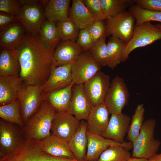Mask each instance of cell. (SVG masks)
Here are the masks:
<instances>
[{
    "label": "cell",
    "mask_w": 161,
    "mask_h": 161,
    "mask_svg": "<svg viewBox=\"0 0 161 161\" xmlns=\"http://www.w3.org/2000/svg\"><path fill=\"white\" fill-rule=\"evenodd\" d=\"M80 122L67 112H56L52 122V134L68 142L78 128Z\"/></svg>",
    "instance_id": "12"
},
{
    "label": "cell",
    "mask_w": 161,
    "mask_h": 161,
    "mask_svg": "<svg viewBox=\"0 0 161 161\" xmlns=\"http://www.w3.org/2000/svg\"><path fill=\"white\" fill-rule=\"evenodd\" d=\"M131 119L122 113L112 114L107 126L102 135L104 137L122 143L128 132Z\"/></svg>",
    "instance_id": "16"
},
{
    "label": "cell",
    "mask_w": 161,
    "mask_h": 161,
    "mask_svg": "<svg viewBox=\"0 0 161 161\" xmlns=\"http://www.w3.org/2000/svg\"><path fill=\"white\" fill-rule=\"evenodd\" d=\"M80 30L86 28L95 20L83 0H73L69 17Z\"/></svg>",
    "instance_id": "26"
},
{
    "label": "cell",
    "mask_w": 161,
    "mask_h": 161,
    "mask_svg": "<svg viewBox=\"0 0 161 161\" xmlns=\"http://www.w3.org/2000/svg\"><path fill=\"white\" fill-rule=\"evenodd\" d=\"M56 111L46 99L37 112L24 124L22 128L25 139L41 140L51 134L52 120Z\"/></svg>",
    "instance_id": "2"
},
{
    "label": "cell",
    "mask_w": 161,
    "mask_h": 161,
    "mask_svg": "<svg viewBox=\"0 0 161 161\" xmlns=\"http://www.w3.org/2000/svg\"><path fill=\"white\" fill-rule=\"evenodd\" d=\"M25 28L20 22L12 23L0 30V45L2 49H13L21 44L25 35Z\"/></svg>",
    "instance_id": "19"
},
{
    "label": "cell",
    "mask_w": 161,
    "mask_h": 161,
    "mask_svg": "<svg viewBox=\"0 0 161 161\" xmlns=\"http://www.w3.org/2000/svg\"><path fill=\"white\" fill-rule=\"evenodd\" d=\"M109 114L104 103L92 107L86 120L87 131L102 136L108 124Z\"/></svg>",
    "instance_id": "18"
},
{
    "label": "cell",
    "mask_w": 161,
    "mask_h": 161,
    "mask_svg": "<svg viewBox=\"0 0 161 161\" xmlns=\"http://www.w3.org/2000/svg\"><path fill=\"white\" fill-rule=\"evenodd\" d=\"M130 11L135 18L136 24L151 21H158L161 24V12L147 10L134 4L130 7Z\"/></svg>",
    "instance_id": "35"
},
{
    "label": "cell",
    "mask_w": 161,
    "mask_h": 161,
    "mask_svg": "<svg viewBox=\"0 0 161 161\" xmlns=\"http://www.w3.org/2000/svg\"><path fill=\"white\" fill-rule=\"evenodd\" d=\"M16 49H2L0 53V76L19 77L21 66Z\"/></svg>",
    "instance_id": "20"
},
{
    "label": "cell",
    "mask_w": 161,
    "mask_h": 161,
    "mask_svg": "<svg viewBox=\"0 0 161 161\" xmlns=\"http://www.w3.org/2000/svg\"><path fill=\"white\" fill-rule=\"evenodd\" d=\"M56 24L60 40L62 41H75L77 38L80 30L69 17Z\"/></svg>",
    "instance_id": "34"
},
{
    "label": "cell",
    "mask_w": 161,
    "mask_h": 161,
    "mask_svg": "<svg viewBox=\"0 0 161 161\" xmlns=\"http://www.w3.org/2000/svg\"><path fill=\"white\" fill-rule=\"evenodd\" d=\"M74 84L72 83L65 88L46 95V99L53 107L56 112H67Z\"/></svg>",
    "instance_id": "27"
},
{
    "label": "cell",
    "mask_w": 161,
    "mask_h": 161,
    "mask_svg": "<svg viewBox=\"0 0 161 161\" xmlns=\"http://www.w3.org/2000/svg\"><path fill=\"white\" fill-rule=\"evenodd\" d=\"M126 44L119 39L111 36L107 43V66L114 69L122 62Z\"/></svg>",
    "instance_id": "28"
},
{
    "label": "cell",
    "mask_w": 161,
    "mask_h": 161,
    "mask_svg": "<svg viewBox=\"0 0 161 161\" xmlns=\"http://www.w3.org/2000/svg\"><path fill=\"white\" fill-rule=\"evenodd\" d=\"M72 63L53 67L48 78L41 86L46 95L65 88L73 83L71 73Z\"/></svg>",
    "instance_id": "13"
},
{
    "label": "cell",
    "mask_w": 161,
    "mask_h": 161,
    "mask_svg": "<svg viewBox=\"0 0 161 161\" xmlns=\"http://www.w3.org/2000/svg\"><path fill=\"white\" fill-rule=\"evenodd\" d=\"M87 123L85 120H81L78 128L68 142L69 148L75 159L84 160L87 145Z\"/></svg>",
    "instance_id": "24"
},
{
    "label": "cell",
    "mask_w": 161,
    "mask_h": 161,
    "mask_svg": "<svg viewBox=\"0 0 161 161\" xmlns=\"http://www.w3.org/2000/svg\"><path fill=\"white\" fill-rule=\"evenodd\" d=\"M155 26L161 31V24H157Z\"/></svg>",
    "instance_id": "45"
},
{
    "label": "cell",
    "mask_w": 161,
    "mask_h": 161,
    "mask_svg": "<svg viewBox=\"0 0 161 161\" xmlns=\"http://www.w3.org/2000/svg\"><path fill=\"white\" fill-rule=\"evenodd\" d=\"M83 1L95 20L106 19L99 0H83Z\"/></svg>",
    "instance_id": "38"
},
{
    "label": "cell",
    "mask_w": 161,
    "mask_h": 161,
    "mask_svg": "<svg viewBox=\"0 0 161 161\" xmlns=\"http://www.w3.org/2000/svg\"><path fill=\"white\" fill-rule=\"evenodd\" d=\"M129 150L122 145L110 146L101 154L97 161H128L132 156Z\"/></svg>",
    "instance_id": "33"
},
{
    "label": "cell",
    "mask_w": 161,
    "mask_h": 161,
    "mask_svg": "<svg viewBox=\"0 0 161 161\" xmlns=\"http://www.w3.org/2000/svg\"><path fill=\"white\" fill-rule=\"evenodd\" d=\"M21 8L18 16L19 22L28 32L38 35L44 22V11L41 4L43 1L18 0Z\"/></svg>",
    "instance_id": "5"
},
{
    "label": "cell",
    "mask_w": 161,
    "mask_h": 161,
    "mask_svg": "<svg viewBox=\"0 0 161 161\" xmlns=\"http://www.w3.org/2000/svg\"><path fill=\"white\" fill-rule=\"evenodd\" d=\"M87 28L94 44L106 35V26L103 21L95 20Z\"/></svg>",
    "instance_id": "37"
},
{
    "label": "cell",
    "mask_w": 161,
    "mask_h": 161,
    "mask_svg": "<svg viewBox=\"0 0 161 161\" xmlns=\"http://www.w3.org/2000/svg\"><path fill=\"white\" fill-rule=\"evenodd\" d=\"M129 97V92L124 79L116 76L111 83L104 103L110 114H120L127 105Z\"/></svg>",
    "instance_id": "8"
},
{
    "label": "cell",
    "mask_w": 161,
    "mask_h": 161,
    "mask_svg": "<svg viewBox=\"0 0 161 161\" xmlns=\"http://www.w3.org/2000/svg\"><path fill=\"white\" fill-rule=\"evenodd\" d=\"M41 147L45 153L52 156L75 159L68 142L51 134L41 140Z\"/></svg>",
    "instance_id": "21"
},
{
    "label": "cell",
    "mask_w": 161,
    "mask_h": 161,
    "mask_svg": "<svg viewBox=\"0 0 161 161\" xmlns=\"http://www.w3.org/2000/svg\"><path fill=\"white\" fill-rule=\"evenodd\" d=\"M18 0H0V11L18 17L21 8Z\"/></svg>",
    "instance_id": "39"
},
{
    "label": "cell",
    "mask_w": 161,
    "mask_h": 161,
    "mask_svg": "<svg viewBox=\"0 0 161 161\" xmlns=\"http://www.w3.org/2000/svg\"><path fill=\"white\" fill-rule=\"evenodd\" d=\"M92 107L84 91L83 84H74L67 112L80 121L83 120L86 121Z\"/></svg>",
    "instance_id": "15"
},
{
    "label": "cell",
    "mask_w": 161,
    "mask_h": 161,
    "mask_svg": "<svg viewBox=\"0 0 161 161\" xmlns=\"http://www.w3.org/2000/svg\"><path fill=\"white\" fill-rule=\"evenodd\" d=\"M145 112L143 104H138L132 115L127 137L129 142L132 143L136 140L140 134L144 122Z\"/></svg>",
    "instance_id": "32"
},
{
    "label": "cell",
    "mask_w": 161,
    "mask_h": 161,
    "mask_svg": "<svg viewBox=\"0 0 161 161\" xmlns=\"http://www.w3.org/2000/svg\"><path fill=\"white\" fill-rule=\"evenodd\" d=\"M156 124L152 118L144 121L138 137L133 143L131 157L148 159L157 154L161 143L154 137Z\"/></svg>",
    "instance_id": "3"
},
{
    "label": "cell",
    "mask_w": 161,
    "mask_h": 161,
    "mask_svg": "<svg viewBox=\"0 0 161 161\" xmlns=\"http://www.w3.org/2000/svg\"><path fill=\"white\" fill-rule=\"evenodd\" d=\"M83 50L74 40L62 41L55 49L53 60L55 66L73 63Z\"/></svg>",
    "instance_id": "17"
},
{
    "label": "cell",
    "mask_w": 161,
    "mask_h": 161,
    "mask_svg": "<svg viewBox=\"0 0 161 161\" xmlns=\"http://www.w3.org/2000/svg\"><path fill=\"white\" fill-rule=\"evenodd\" d=\"M134 4L146 10L161 12V0H134Z\"/></svg>",
    "instance_id": "41"
},
{
    "label": "cell",
    "mask_w": 161,
    "mask_h": 161,
    "mask_svg": "<svg viewBox=\"0 0 161 161\" xmlns=\"http://www.w3.org/2000/svg\"><path fill=\"white\" fill-rule=\"evenodd\" d=\"M76 42L83 50H90L94 44L87 28L80 30Z\"/></svg>",
    "instance_id": "40"
},
{
    "label": "cell",
    "mask_w": 161,
    "mask_h": 161,
    "mask_svg": "<svg viewBox=\"0 0 161 161\" xmlns=\"http://www.w3.org/2000/svg\"><path fill=\"white\" fill-rule=\"evenodd\" d=\"M42 42L48 47L55 49L60 40L56 24L44 21L38 34Z\"/></svg>",
    "instance_id": "29"
},
{
    "label": "cell",
    "mask_w": 161,
    "mask_h": 161,
    "mask_svg": "<svg viewBox=\"0 0 161 161\" xmlns=\"http://www.w3.org/2000/svg\"><path fill=\"white\" fill-rule=\"evenodd\" d=\"M106 20V36L115 37L126 44L128 43L132 37L136 21L132 13L126 10Z\"/></svg>",
    "instance_id": "7"
},
{
    "label": "cell",
    "mask_w": 161,
    "mask_h": 161,
    "mask_svg": "<svg viewBox=\"0 0 161 161\" xmlns=\"http://www.w3.org/2000/svg\"><path fill=\"white\" fill-rule=\"evenodd\" d=\"M160 80H161V77H160Z\"/></svg>",
    "instance_id": "46"
},
{
    "label": "cell",
    "mask_w": 161,
    "mask_h": 161,
    "mask_svg": "<svg viewBox=\"0 0 161 161\" xmlns=\"http://www.w3.org/2000/svg\"><path fill=\"white\" fill-rule=\"evenodd\" d=\"M0 117L5 121L16 124L23 128L24 123L21 116L19 100L18 99L7 104L0 106Z\"/></svg>",
    "instance_id": "30"
},
{
    "label": "cell",
    "mask_w": 161,
    "mask_h": 161,
    "mask_svg": "<svg viewBox=\"0 0 161 161\" xmlns=\"http://www.w3.org/2000/svg\"><path fill=\"white\" fill-rule=\"evenodd\" d=\"M106 35L95 43L90 52L95 60L101 66H107V52Z\"/></svg>",
    "instance_id": "36"
},
{
    "label": "cell",
    "mask_w": 161,
    "mask_h": 161,
    "mask_svg": "<svg viewBox=\"0 0 161 161\" xmlns=\"http://www.w3.org/2000/svg\"><path fill=\"white\" fill-rule=\"evenodd\" d=\"M106 19L125 11L134 4V0H99Z\"/></svg>",
    "instance_id": "31"
},
{
    "label": "cell",
    "mask_w": 161,
    "mask_h": 161,
    "mask_svg": "<svg viewBox=\"0 0 161 161\" xmlns=\"http://www.w3.org/2000/svg\"><path fill=\"white\" fill-rule=\"evenodd\" d=\"M19 77L0 76V105L9 103L18 99V93L23 85Z\"/></svg>",
    "instance_id": "23"
},
{
    "label": "cell",
    "mask_w": 161,
    "mask_h": 161,
    "mask_svg": "<svg viewBox=\"0 0 161 161\" xmlns=\"http://www.w3.org/2000/svg\"><path fill=\"white\" fill-rule=\"evenodd\" d=\"M21 104L22 119L24 124L38 110L46 99L41 86L24 83L18 93Z\"/></svg>",
    "instance_id": "6"
},
{
    "label": "cell",
    "mask_w": 161,
    "mask_h": 161,
    "mask_svg": "<svg viewBox=\"0 0 161 161\" xmlns=\"http://www.w3.org/2000/svg\"><path fill=\"white\" fill-rule=\"evenodd\" d=\"M148 160L149 161H161V153L157 154Z\"/></svg>",
    "instance_id": "43"
},
{
    "label": "cell",
    "mask_w": 161,
    "mask_h": 161,
    "mask_svg": "<svg viewBox=\"0 0 161 161\" xmlns=\"http://www.w3.org/2000/svg\"><path fill=\"white\" fill-rule=\"evenodd\" d=\"M16 48L19 54L21 66L20 77L25 84L43 86L48 78L53 67L55 49L46 46L39 35L28 32Z\"/></svg>",
    "instance_id": "1"
},
{
    "label": "cell",
    "mask_w": 161,
    "mask_h": 161,
    "mask_svg": "<svg viewBox=\"0 0 161 161\" xmlns=\"http://www.w3.org/2000/svg\"><path fill=\"white\" fill-rule=\"evenodd\" d=\"M161 39V31L150 21L135 24L132 37L126 44L122 62L126 61L134 49L151 44Z\"/></svg>",
    "instance_id": "4"
},
{
    "label": "cell",
    "mask_w": 161,
    "mask_h": 161,
    "mask_svg": "<svg viewBox=\"0 0 161 161\" xmlns=\"http://www.w3.org/2000/svg\"><path fill=\"white\" fill-rule=\"evenodd\" d=\"M128 161H149L148 159L131 157Z\"/></svg>",
    "instance_id": "44"
},
{
    "label": "cell",
    "mask_w": 161,
    "mask_h": 161,
    "mask_svg": "<svg viewBox=\"0 0 161 161\" xmlns=\"http://www.w3.org/2000/svg\"><path fill=\"white\" fill-rule=\"evenodd\" d=\"M111 83L110 76L100 71L83 84L92 107L104 103Z\"/></svg>",
    "instance_id": "10"
},
{
    "label": "cell",
    "mask_w": 161,
    "mask_h": 161,
    "mask_svg": "<svg viewBox=\"0 0 161 161\" xmlns=\"http://www.w3.org/2000/svg\"><path fill=\"white\" fill-rule=\"evenodd\" d=\"M2 161H50L38 146L21 144L13 152L6 155Z\"/></svg>",
    "instance_id": "22"
},
{
    "label": "cell",
    "mask_w": 161,
    "mask_h": 161,
    "mask_svg": "<svg viewBox=\"0 0 161 161\" xmlns=\"http://www.w3.org/2000/svg\"><path fill=\"white\" fill-rule=\"evenodd\" d=\"M87 136L88 140L87 151L84 159L86 161H97L101 154L111 145H122L129 150L133 148V143L129 141L119 143L87 131Z\"/></svg>",
    "instance_id": "14"
},
{
    "label": "cell",
    "mask_w": 161,
    "mask_h": 161,
    "mask_svg": "<svg viewBox=\"0 0 161 161\" xmlns=\"http://www.w3.org/2000/svg\"><path fill=\"white\" fill-rule=\"evenodd\" d=\"M101 68L90 52L81 53L72 66L73 83L77 85L83 84L100 71Z\"/></svg>",
    "instance_id": "11"
},
{
    "label": "cell",
    "mask_w": 161,
    "mask_h": 161,
    "mask_svg": "<svg viewBox=\"0 0 161 161\" xmlns=\"http://www.w3.org/2000/svg\"><path fill=\"white\" fill-rule=\"evenodd\" d=\"M17 21L19 22L18 17L3 12H0V30L5 27Z\"/></svg>",
    "instance_id": "42"
},
{
    "label": "cell",
    "mask_w": 161,
    "mask_h": 161,
    "mask_svg": "<svg viewBox=\"0 0 161 161\" xmlns=\"http://www.w3.org/2000/svg\"><path fill=\"white\" fill-rule=\"evenodd\" d=\"M24 140L22 128L16 124L0 119V156L14 152Z\"/></svg>",
    "instance_id": "9"
},
{
    "label": "cell",
    "mask_w": 161,
    "mask_h": 161,
    "mask_svg": "<svg viewBox=\"0 0 161 161\" xmlns=\"http://www.w3.org/2000/svg\"><path fill=\"white\" fill-rule=\"evenodd\" d=\"M70 0H47L44 4V15L48 21L56 24L66 19Z\"/></svg>",
    "instance_id": "25"
}]
</instances>
